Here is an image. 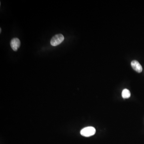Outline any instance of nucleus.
I'll return each instance as SVG.
<instances>
[{"instance_id": "nucleus-1", "label": "nucleus", "mask_w": 144, "mask_h": 144, "mask_svg": "<svg viewBox=\"0 0 144 144\" xmlns=\"http://www.w3.org/2000/svg\"><path fill=\"white\" fill-rule=\"evenodd\" d=\"M80 134L85 137H89L95 135L96 133V129L92 127H86L82 129L80 131Z\"/></svg>"}, {"instance_id": "nucleus-2", "label": "nucleus", "mask_w": 144, "mask_h": 144, "mask_svg": "<svg viewBox=\"0 0 144 144\" xmlns=\"http://www.w3.org/2000/svg\"><path fill=\"white\" fill-rule=\"evenodd\" d=\"M64 40V37L61 34H58L53 36L51 41V44L53 46H57L61 44Z\"/></svg>"}, {"instance_id": "nucleus-3", "label": "nucleus", "mask_w": 144, "mask_h": 144, "mask_svg": "<svg viewBox=\"0 0 144 144\" xmlns=\"http://www.w3.org/2000/svg\"><path fill=\"white\" fill-rule=\"evenodd\" d=\"M11 47L14 51H17L21 45V42L18 38H13L10 41Z\"/></svg>"}, {"instance_id": "nucleus-4", "label": "nucleus", "mask_w": 144, "mask_h": 144, "mask_svg": "<svg viewBox=\"0 0 144 144\" xmlns=\"http://www.w3.org/2000/svg\"><path fill=\"white\" fill-rule=\"evenodd\" d=\"M131 65L133 69L137 73H140L142 71V66L137 60H133L131 62Z\"/></svg>"}, {"instance_id": "nucleus-5", "label": "nucleus", "mask_w": 144, "mask_h": 144, "mask_svg": "<svg viewBox=\"0 0 144 144\" xmlns=\"http://www.w3.org/2000/svg\"><path fill=\"white\" fill-rule=\"evenodd\" d=\"M130 91L128 89H124L122 92V96L124 98H129L130 97Z\"/></svg>"}, {"instance_id": "nucleus-6", "label": "nucleus", "mask_w": 144, "mask_h": 144, "mask_svg": "<svg viewBox=\"0 0 144 144\" xmlns=\"http://www.w3.org/2000/svg\"><path fill=\"white\" fill-rule=\"evenodd\" d=\"M0 30H1V31H0V32H1V29H0Z\"/></svg>"}]
</instances>
